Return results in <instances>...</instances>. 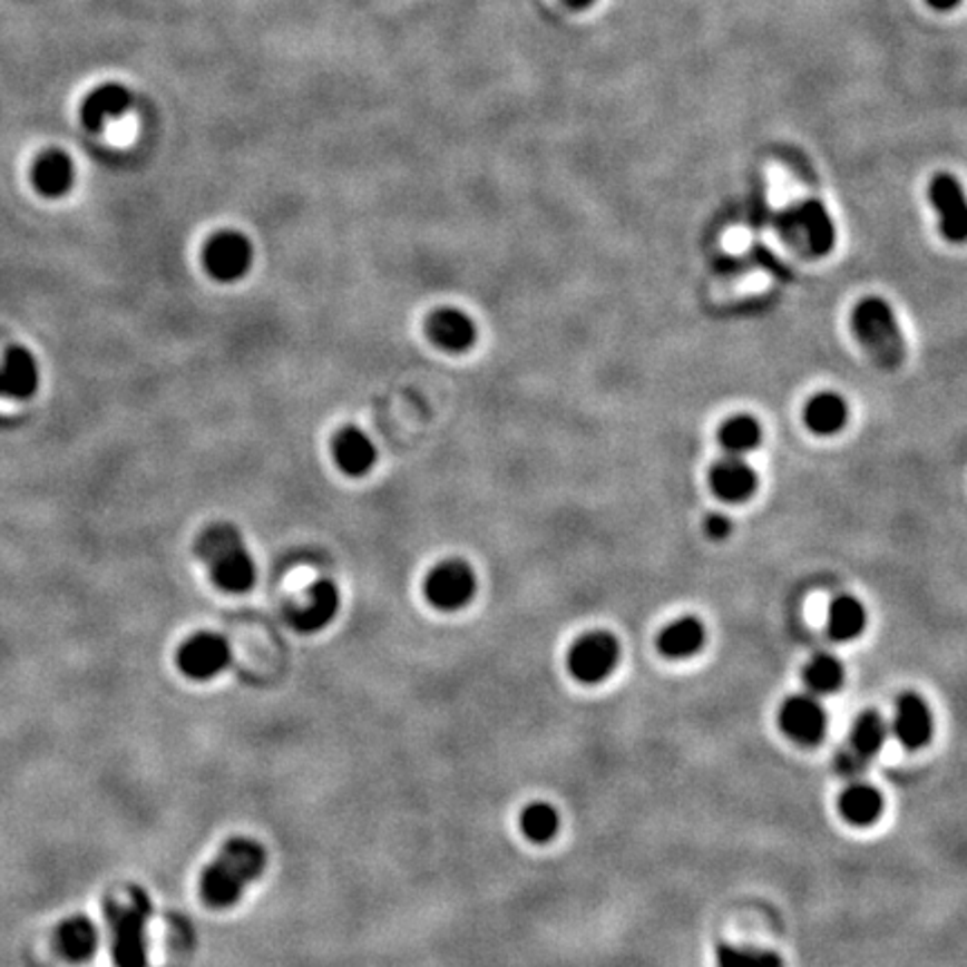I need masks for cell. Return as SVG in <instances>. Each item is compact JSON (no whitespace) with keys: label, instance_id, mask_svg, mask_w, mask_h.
Segmentation results:
<instances>
[{"label":"cell","instance_id":"cell-1","mask_svg":"<svg viewBox=\"0 0 967 967\" xmlns=\"http://www.w3.org/2000/svg\"><path fill=\"white\" fill-rule=\"evenodd\" d=\"M267 867V851L250 838H231L204 869L199 880L202 900L213 909L233 907L245 889Z\"/></svg>","mask_w":967,"mask_h":967},{"label":"cell","instance_id":"cell-2","mask_svg":"<svg viewBox=\"0 0 967 967\" xmlns=\"http://www.w3.org/2000/svg\"><path fill=\"white\" fill-rule=\"evenodd\" d=\"M197 558L208 567L213 583L231 594H245L256 585V560L240 529L228 522L206 527L195 543Z\"/></svg>","mask_w":967,"mask_h":967},{"label":"cell","instance_id":"cell-3","mask_svg":"<svg viewBox=\"0 0 967 967\" xmlns=\"http://www.w3.org/2000/svg\"><path fill=\"white\" fill-rule=\"evenodd\" d=\"M104 911L113 934L115 965L146 967L148 965L146 925L153 914L148 893L139 887H130L124 898H108Z\"/></svg>","mask_w":967,"mask_h":967},{"label":"cell","instance_id":"cell-4","mask_svg":"<svg viewBox=\"0 0 967 967\" xmlns=\"http://www.w3.org/2000/svg\"><path fill=\"white\" fill-rule=\"evenodd\" d=\"M851 330L865 352L885 370H896L907 354L905 336L891 305L878 296L862 299L851 314Z\"/></svg>","mask_w":967,"mask_h":967},{"label":"cell","instance_id":"cell-5","mask_svg":"<svg viewBox=\"0 0 967 967\" xmlns=\"http://www.w3.org/2000/svg\"><path fill=\"white\" fill-rule=\"evenodd\" d=\"M780 231L798 254L809 258H822L836 245V224L818 199H807L784 211Z\"/></svg>","mask_w":967,"mask_h":967},{"label":"cell","instance_id":"cell-6","mask_svg":"<svg viewBox=\"0 0 967 967\" xmlns=\"http://www.w3.org/2000/svg\"><path fill=\"white\" fill-rule=\"evenodd\" d=\"M618 658L621 645L614 634L589 632L572 645L567 654V667L576 681L592 685L605 681L616 670Z\"/></svg>","mask_w":967,"mask_h":967},{"label":"cell","instance_id":"cell-7","mask_svg":"<svg viewBox=\"0 0 967 967\" xmlns=\"http://www.w3.org/2000/svg\"><path fill=\"white\" fill-rule=\"evenodd\" d=\"M475 592V572L463 560H446L437 565L423 583V594L428 603L439 612H457L466 607L472 600Z\"/></svg>","mask_w":967,"mask_h":967},{"label":"cell","instance_id":"cell-8","mask_svg":"<svg viewBox=\"0 0 967 967\" xmlns=\"http://www.w3.org/2000/svg\"><path fill=\"white\" fill-rule=\"evenodd\" d=\"M206 272L219 283H235L254 265V245L237 231H219L204 247Z\"/></svg>","mask_w":967,"mask_h":967},{"label":"cell","instance_id":"cell-9","mask_svg":"<svg viewBox=\"0 0 967 967\" xmlns=\"http://www.w3.org/2000/svg\"><path fill=\"white\" fill-rule=\"evenodd\" d=\"M231 663V647L226 638L213 632L191 636L177 652V667L195 681L217 676Z\"/></svg>","mask_w":967,"mask_h":967},{"label":"cell","instance_id":"cell-10","mask_svg":"<svg viewBox=\"0 0 967 967\" xmlns=\"http://www.w3.org/2000/svg\"><path fill=\"white\" fill-rule=\"evenodd\" d=\"M780 725L787 738L798 744L813 746L827 733V710L811 694L789 696L780 707Z\"/></svg>","mask_w":967,"mask_h":967},{"label":"cell","instance_id":"cell-11","mask_svg":"<svg viewBox=\"0 0 967 967\" xmlns=\"http://www.w3.org/2000/svg\"><path fill=\"white\" fill-rule=\"evenodd\" d=\"M707 484L719 500L744 505L758 494L760 475L744 457L729 455L710 468Z\"/></svg>","mask_w":967,"mask_h":967},{"label":"cell","instance_id":"cell-12","mask_svg":"<svg viewBox=\"0 0 967 967\" xmlns=\"http://www.w3.org/2000/svg\"><path fill=\"white\" fill-rule=\"evenodd\" d=\"M929 202L940 215V231L949 242H963L967 235L965 193L954 175L940 173L929 182Z\"/></svg>","mask_w":967,"mask_h":967},{"label":"cell","instance_id":"cell-13","mask_svg":"<svg viewBox=\"0 0 967 967\" xmlns=\"http://www.w3.org/2000/svg\"><path fill=\"white\" fill-rule=\"evenodd\" d=\"M891 731L898 742L909 751H918L929 744L934 733V719L929 705L920 694L905 692L898 696Z\"/></svg>","mask_w":967,"mask_h":967},{"label":"cell","instance_id":"cell-14","mask_svg":"<svg viewBox=\"0 0 967 967\" xmlns=\"http://www.w3.org/2000/svg\"><path fill=\"white\" fill-rule=\"evenodd\" d=\"M41 383V368L37 356L21 345L10 348L0 356V394L26 401L35 397Z\"/></svg>","mask_w":967,"mask_h":967},{"label":"cell","instance_id":"cell-15","mask_svg":"<svg viewBox=\"0 0 967 967\" xmlns=\"http://www.w3.org/2000/svg\"><path fill=\"white\" fill-rule=\"evenodd\" d=\"M426 332H428V339L437 348H441L446 352H452V354L468 352L475 345V341H477V325H475V321L466 312L455 310V307L437 310L428 319Z\"/></svg>","mask_w":967,"mask_h":967},{"label":"cell","instance_id":"cell-16","mask_svg":"<svg viewBox=\"0 0 967 967\" xmlns=\"http://www.w3.org/2000/svg\"><path fill=\"white\" fill-rule=\"evenodd\" d=\"M339 607H341V594L336 585L332 580H319L310 587L307 603L290 612V621L299 632L305 634L321 632L336 618Z\"/></svg>","mask_w":967,"mask_h":967},{"label":"cell","instance_id":"cell-17","mask_svg":"<svg viewBox=\"0 0 967 967\" xmlns=\"http://www.w3.org/2000/svg\"><path fill=\"white\" fill-rule=\"evenodd\" d=\"M130 108V92L119 84H104L92 90L81 108L88 130H104L108 124L121 119Z\"/></svg>","mask_w":967,"mask_h":967},{"label":"cell","instance_id":"cell-18","mask_svg":"<svg viewBox=\"0 0 967 967\" xmlns=\"http://www.w3.org/2000/svg\"><path fill=\"white\" fill-rule=\"evenodd\" d=\"M334 459L339 468L350 477H361L370 472L379 459L374 441L361 428H343L334 439Z\"/></svg>","mask_w":967,"mask_h":967},{"label":"cell","instance_id":"cell-19","mask_svg":"<svg viewBox=\"0 0 967 967\" xmlns=\"http://www.w3.org/2000/svg\"><path fill=\"white\" fill-rule=\"evenodd\" d=\"M35 188L46 197H61L75 184V162L64 150L43 153L32 168Z\"/></svg>","mask_w":967,"mask_h":967},{"label":"cell","instance_id":"cell-20","mask_svg":"<svg viewBox=\"0 0 967 967\" xmlns=\"http://www.w3.org/2000/svg\"><path fill=\"white\" fill-rule=\"evenodd\" d=\"M849 421V403L836 392H820L804 406V423L813 434H838Z\"/></svg>","mask_w":967,"mask_h":967},{"label":"cell","instance_id":"cell-21","mask_svg":"<svg viewBox=\"0 0 967 967\" xmlns=\"http://www.w3.org/2000/svg\"><path fill=\"white\" fill-rule=\"evenodd\" d=\"M705 643V627L694 616L672 621L656 638V647L667 658H687Z\"/></svg>","mask_w":967,"mask_h":967},{"label":"cell","instance_id":"cell-22","mask_svg":"<svg viewBox=\"0 0 967 967\" xmlns=\"http://www.w3.org/2000/svg\"><path fill=\"white\" fill-rule=\"evenodd\" d=\"M882 809V793L871 784H853L838 800L840 815L853 827H871L876 820H880Z\"/></svg>","mask_w":967,"mask_h":967},{"label":"cell","instance_id":"cell-23","mask_svg":"<svg viewBox=\"0 0 967 967\" xmlns=\"http://www.w3.org/2000/svg\"><path fill=\"white\" fill-rule=\"evenodd\" d=\"M97 945H99V931L95 922L88 920L86 916L68 918L57 929V947L72 963H84L92 958Z\"/></svg>","mask_w":967,"mask_h":967},{"label":"cell","instance_id":"cell-24","mask_svg":"<svg viewBox=\"0 0 967 967\" xmlns=\"http://www.w3.org/2000/svg\"><path fill=\"white\" fill-rule=\"evenodd\" d=\"M867 627V609L853 596H838L827 616V629L836 641H853Z\"/></svg>","mask_w":967,"mask_h":967},{"label":"cell","instance_id":"cell-25","mask_svg":"<svg viewBox=\"0 0 967 967\" xmlns=\"http://www.w3.org/2000/svg\"><path fill=\"white\" fill-rule=\"evenodd\" d=\"M887 735H889V729H887V721L882 719V714L876 710H865L856 716V721L851 725V746L849 749L869 762L871 758H876L882 751Z\"/></svg>","mask_w":967,"mask_h":967},{"label":"cell","instance_id":"cell-26","mask_svg":"<svg viewBox=\"0 0 967 967\" xmlns=\"http://www.w3.org/2000/svg\"><path fill=\"white\" fill-rule=\"evenodd\" d=\"M764 439L762 423L751 414H738L725 421L719 430V441L723 450L735 457H744L760 448Z\"/></svg>","mask_w":967,"mask_h":967},{"label":"cell","instance_id":"cell-27","mask_svg":"<svg viewBox=\"0 0 967 967\" xmlns=\"http://www.w3.org/2000/svg\"><path fill=\"white\" fill-rule=\"evenodd\" d=\"M802 676H804V683L811 692L831 694V692H838L844 683V665L833 654L822 652V654H815L804 665Z\"/></svg>","mask_w":967,"mask_h":967},{"label":"cell","instance_id":"cell-28","mask_svg":"<svg viewBox=\"0 0 967 967\" xmlns=\"http://www.w3.org/2000/svg\"><path fill=\"white\" fill-rule=\"evenodd\" d=\"M520 829L531 842L545 844L558 836L560 815L547 802H531L520 815Z\"/></svg>","mask_w":967,"mask_h":967},{"label":"cell","instance_id":"cell-29","mask_svg":"<svg viewBox=\"0 0 967 967\" xmlns=\"http://www.w3.org/2000/svg\"><path fill=\"white\" fill-rule=\"evenodd\" d=\"M716 967H784V960L769 949L721 945L716 949Z\"/></svg>","mask_w":967,"mask_h":967},{"label":"cell","instance_id":"cell-30","mask_svg":"<svg viewBox=\"0 0 967 967\" xmlns=\"http://www.w3.org/2000/svg\"><path fill=\"white\" fill-rule=\"evenodd\" d=\"M705 534L712 540H725L733 534V522L729 516H723V514H710L705 520Z\"/></svg>","mask_w":967,"mask_h":967},{"label":"cell","instance_id":"cell-31","mask_svg":"<svg viewBox=\"0 0 967 967\" xmlns=\"http://www.w3.org/2000/svg\"><path fill=\"white\" fill-rule=\"evenodd\" d=\"M836 766H838V773H842V775H858V773L865 771L867 760H862L858 753H853L851 749H847V751L838 753Z\"/></svg>","mask_w":967,"mask_h":967},{"label":"cell","instance_id":"cell-32","mask_svg":"<svg viewBox=\"0 0 967 967\" xmlns=\"http://www.w3.org/2000/svg\"><path fill=\"white\" fill-rule=\"evenodd\" d=\"M927 3L931 8H936V10H951V8H956L960 3V0H927Z\"/></svg>","mask_w":967,"mask_h":967},{"label":"cell","instance_id":"cell-33","mask_svg":"<svg viewBox=\"0 0 967 967\" xmlns=\"http://www.w3.org/2000/svg\"><path fill=\"white\" fill-rule=\"evenodd\" d=\"M565 3H567L569 8H574V10H585V8L594 6L596 0H565Z\"/></svg>","mask_w":967,"mask_h":967}]
</instances>
